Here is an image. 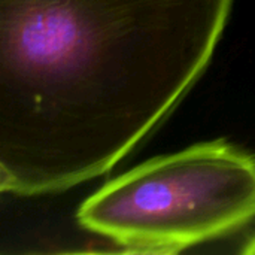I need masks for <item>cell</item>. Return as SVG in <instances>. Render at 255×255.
I'll return each instance as SVG.
<instances>
[{
    "label": "cell",
    "mask_w": 255,
    "mask_h": 255,
    "mask_svg": "<svg viewBox=\"0 0 255 255\" xmlns=\"http://www.w3.org/2000/svg\"><path fill=\"white\" fill-rule=\"evenodd\" d=\"M233 0H0V190L111 172L208 67Z\"/></svg>",
    "instance_id": "obj_1"
},
{
    "label": "cell",
    "mask_w": 255,
    "mask_h": 255,
    "mask_svg": "<svg viewBox=\"0 0 255 255\" xmlns=\"http://www.w3.org/2000/svg\"><path fill=\"white\" fill-rule=\"evenodd\" d=\"M255 218V157L223 140L149 160L78 211L79 224L126 253L173 254Z\"/></svg>",
    "instance_id": "obj_2"
},
{
    "label": "cell",
    "mask_w": 255,
    "mask_h": 255,
    "mask_svg": "<svg viewBox=\"0 0 255 255\" xmlns=\"http://www.w3.org/2000/svg\"><path fill=\"white\" fill-rule=\"evenodd\" d=\"M242 253L248 255H255V236H253L251 239H248V241H247V244H245V247H244Z\"/></svg>",
    "instance_id": "obj_3"
}]
</instances>
